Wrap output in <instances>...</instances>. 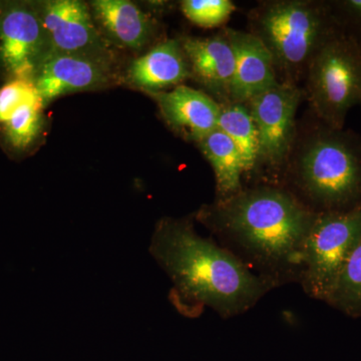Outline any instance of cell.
Here are the masks:
<instances>
[{
    "mask_svg": "<svg viewBox=\"0 0 361 361\" xmlns=\"http://www.w3.org/2000/svg\"><path fill=\"white\" fill-rule=\"evenodd\" d=\"M316 216L284 187L255 184L202 207L196 219L252 273L277 288L299 283Z\"/></svg>",
    "mask_w": 361,
    "mask_h": 361,
    "instance_id": "cell-1",
    "label": "cell"
},
{
    "mask_svg": "<svg viewBox=\"0 0 361 361\" xmlns=\"http://www.w3.org/2000/svg\"><path fill=\"white\" fill-rule=\"evenodd\" d=\"M149 253L172 281L169 300L187 318L199 317L205 308L223 319L236 317L276 288L215 240L200 236L188 218L159 221Z\"/></svg>",
    "mask_w": 361,
    "mask_h": 361,
    "instance_id": "cell-2",
    "label": "cell"
},
{
    "mask_svg": "<svg viewBox=\"0 0 361 361\" xmlns=\"http://www.w3.org/2000/svg\"><path fill=\"white\" fill-rule=\"evenodd\" d=\"M281 186L316 214L361 207V137L318 121L293 147Z\"/></svg>",
    "mask_w": 361,
    "mask_h": 361,
    "instance_id": "cell-3",
    "label": "cell"
},
{
    "mask_svg": "<svg viewBox=\"0 0 361 361\" xmlns=\"http://www.w3.org/2000/svg\"><path fill=\"white\" fill-rule=\"evenodd\" d=\"M249 25L269 51L281 82L295 85L323 45L343 32L330 1L316 0L259 2Z\"/></svg>",
    "mask_w": 361,
    "mask_h": 361,
    "instance_id": "cell-4",
    "label": "cell"
},
{
    "mask_svg": "<svg viewBox=\"0 0 361 361\" xmlns=\"http://www.w3.org/2000/svg\"><path fill=\"white\" fill-rule=\"evenodd\" d=\"M305 78L306 96L315 118L343 129L349 111L361 104V42L338 33L315 54Z\"/></svg>",
    "mask_w": 361,
    "mask_h": 361,
    "instance_id": "cell-5",
    "label": "cell"
},
{
    "mask_svg": "<svg viewBox=\"0 0 361 361\" xmlns=\"http://www.w3.org/2000/svg\"><path fill=\"white\" fill-rule=\"evenodd\" d=\"M361 238V207L317 214L303 254L299 285L306 295L326 303Z\"/></svg>",
    "mask_w": 361,
    "mask_h": 361,
    "instance_id": "cell-6",
    "label": "cell"
},
{
    "mask_svg": "<svg viewBox=\"0 0 361 361\" xmlns=\"http://www.w3.org/2000/svg\"><path fill=\"white\" fill-rule=\"evenodd\" d=\"M302 92L297 85L279 82L246 106L257 130L258 167L271 171L273 184L281 186L285 168L296 139V113Z\"/></svg>",
    "mask_w": 361,
    "mask_h": 361,
    "instance_id": "cell-7",
    "label": "cell"
},
{
    "mask_svg": "<svg viewBox=\"0 0 361 361\" xmlns=\"http://www.w3.org/2000/svg\"><path fill=\"white\" fill-rule=\"evenodd\" d=\"M49 54H77L111 61V42L97 26L90 4L80 0L33 2Z\"/></svg>",
    "mask_w": 361,
    "mask_h": 361,
    "instance_id": "cell-8",
    "label": "cell"
},
{
    "mask_svg": "<svg viewBox=\"0 0 361 361\" xmlns=\"http://www.w3.org/2000/svg\"><path fill=\"white\" fill-rule=\"evenodd\" d=\"M42 21L33 2H9L0 18V68L9 80H35L49 56Z\"/></svg>",
    "mask_w": 361,
    "mask_h": 361,
    "instance_id": "cell-9",
    "label": "cell"
},
{
    "mask_svg": "<svg viewBox=\"0 0 361 361\" xmlns=\"http://www.w3.org/2000/svg\"><path fill=\"white\" fill-rule=\"evenodd\" d=\"M114 78L111 61L77 54H51L33 82L45 108L66 94L109 87Z\"/></svg>",
    "mask_w": 361,
    "mask_h": 361,
    "instance_id": "cell-10",
    "label": "cell"
},
{
    "mask_svg": "<svg viewBox=\"0 0 361 361\" xmlns=\"http://www.w3.org/2000/svg\"><path fill=\"white\" fill-rule=\"evenodd\" d=\"M148 94L169 127L189 141L198 142L218 129L220 104L202 90L180 85Z\"/></svg>",
    "mask_w": 361,
    "mask_h": 361,
    "instance_id": "cell-11",
    "label": "cell"
},
{
    "mask_svg": "<svg viewBox=\"0 0 361 361\" xmlns=\"http://www.w3.org/2000/svg\"><path fill=\"white\" fill-rule=\"evenodd\" d=\"M191 77L219 104L230 102L235 75V52L225 30L210 37L179 39Z\"/></svg>",
    "mask_w": 361,
    "mask_h": 361,
    "instance_id": "cell-12",
    "label": "cell"
},
{
    "mask_svg": "<svg viewBox=\"0 0 361 361\" xmlns=\"http://www.w3.org/2000/svg\"><path fill=\"white\" fill-rule=\"evenodd\" d=\"M235 52V75L230 102L246 104L280 82L267 47L251 32L225 28Z\"/></svg>",
    "mask_w": 361,
    "mask_h": 361,
    "instance_id": "cell-13",
    "label": "cell"
},
{
    "mask_svg": "<svg viewBox=\"0 0 361 361\" xmlns=\"http://www.w3.org/2000/svg\"><path fill=\"white\" fill-rule=\"evenodd\" d=\"M90 6L104 37L122 49L141 51L155 37V20L134 2L94 0Z\"/></svg>",
    "mask_w": 361,
    "mask_h": 361,
    "instance_id": "cell-14",
    "label": "cell"
},
{
    "mask_svg": "<svg viewBox=\"0 0 361 361\" xmlns=\"http://www.w3.org/2000/svg\"><path fill=\"white\" fill-rule=\"evenodd\" d=\"M191 77L189 63L179 39L158 42L149 51L133 61L128 68V82L151 94L180 85Z\"/></svg>",
    "mask_w": 361,
    "mask_h": 361,
    "instance_id": "cell-15",
    "label": "cell"
},
{
    "mask_svg": "<svg viewBox=\"0 0 361 361\" xmlns=\"http://www.w3.org/2000/svg\"><path fill=\"white\" fill-rule=\"evenodd\" d=\"M197 144L215 174L217 193L215 201L226 200L239 193L244 188L245 173L238 149L231 139L217 129Z\"/></svg>",
    "mask_w": 361,
    "mask_h": 361,
    "instance_id": "cell-16",
    "label": "cell"
},
{
    "mask_svg": "<svg viewBox=\"0 0 361 361\" xmlns=\"http://www.w3.org/2000/svg\"><path fill=\"white\" fill-rule=\"evenodd\" d=\"M218 129L231 139L243 164L245 178L255 174L258 168L259 141L255 123L246 104L226 102L220 104Z\"/></svg>",
    "mask_w": 361,
    "mask_h": 361,
    "instance_id": "cell-17",
    "label": "cell"
},
{
    "mask_svg": "<svg viewBox=\"0 0 361 361\" xmlns=\"http://www.w3.org/2000/svg\"><path fill=\"white\" fill-rule=\"evenodd\" d=\"M326 304L353 319L361 318V238Z\"/></svg>",
    "mask_w": 361,
    "mask_h": 361,
    "instance_id": "cell-18",
    "label": "cell"
},
{
    "mask_svg": "<svg viewBox=\"0 0 361 361\" xmlns=\"http://www.w3.org/2000/svg\"><path fill=\"white\" fill-rule=\"evenodd\" d=\"M42 106L25 104L2 123L4 137L11 148L23 151L37 141L44 126Z\"/></svg>",
    "mask_w": 361,
    "mask_h": 361,
    "instance_id": "cell-19",
    "label": "cell"
},
{
    "mask_svg": "<svg viewBox=\"0 0 361 361\" xmlns=\"http://www.w3.org/2000/svg\"><path fill=\"white\" fill-rule=\"evenodd\" d=\"M180 9L194 25L212 28L225 25L236 7L230 0H184Z\"/></svg>",
    "mask_w": 361,
    "mask_h": 361,
    "instance_id": "cell-20",
    "label": "cell"
},
{
    "mask_svg": "<svg viewBox=\"0 0 361 361\" xmlns=\"http://www.w3.org/2000/svg\"><path fill=\"white\" fill-rule=\"evenodd\" d=\"M25 104L44 109L35 82L23 78L8 80L0 87V123H6L14 111Z\"/></svg>",
    "mask_w": 361,
    "mask_h": 361,
    "instance_id": "cell-21",
    "label": "cell"
},
{
    "mask_svg": "<svg viewBox=\"0 0 361 361\" xmlns=\"http://www.w3.org/2000/svg\"><path fill=\"white\" fill-rule=\"evenodd\" d=\"M342 30L361 42V0L330 1Z\"/></svg>",
    "mask_w": 361,
    "mask_h": 361,
    "instance_id": "cell-22",
    "label": "cell"
},
{
    "mask_svg": "<svg viewBox=\"0 0 361 361\" xmlns=\"http://www.w3.org/2000/svg\"><path fill=\"white\" fill-rule=\"evenodd\" d=\"M9 2L6 1H0V18H1L2 14H4V11H6L7 6H8Z\"/></svg>",
    "mask_w": 361,
    "mask_h": 361,
    "instance_id": "cell-23",
    "label": "cell"
}]
</instances>
